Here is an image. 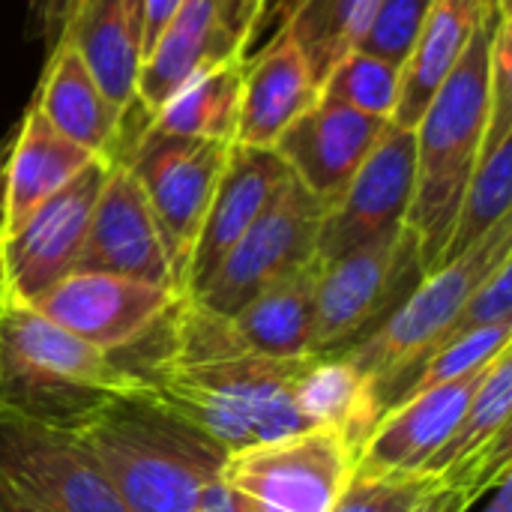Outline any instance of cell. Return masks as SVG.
Wrapping results in <instances>:
<instances>
[{"label": "cell", "mask_w": 512, "mask_h": 512, "mask_svg": "<svg viewBox=\"0 0 512 512\" xmlns=\"http://www.w3.org/2000/svg\"><path fill=\"white\" fill-rule=\"evenodd\" d=\"M108 165V159H93L0 240V309L33 306L45 291L75 273Z\"/></svg>", "instance_id": "30bf717a"}, {"label": "cell", "mask_w": 512, "mask_h": 512, "mask_svg": "<svg viewBox=\"0 0 512 512\" xmlns=\"http://www.w3.org/2000/svg\"><path fill=\"white\" fill-rule=\"evenodd\" d=\"M288 177L291 171L276 150L231 144L192 252L186 297L210 279V273L249 231V225L264 213V207L273 201V195L282 189Z\"/></svg>", "instance_id": "ffe728a7"}, {"label": "cell", "mask_w": 512, "mask_h": 512, "mask_svg": "<svg viewBox=\"0 0 512 512\" xmlns=\"http://www.w3.org/2000/svg\"><path fill=\"white\" fill-rule=\"evenodd\" d=\"M504 321H512V258L501 261V264L492 270V276L471 294V300L465 303V309L459 312V318L453 321V327H450V330L423 354V360H426L432 351H438V348H444V345H453V342L465 339V336L474 333V330H483V327H492V324H504ZM411 372H414V369H411ZM411 372H408V375H411ZM408 375H402V378L384 393V399H381V414L393 405L396 390L402 387V381H405Z\"/></svg>", "instance_id": "1f68e13d"}, {"label": "cell", "mask_w": 512, "mask_h": 512, "mask_svg": "<svg viewBox=\"0 0 512 512\" xmlns=\"http://www.w3.org/2000/svg\"><path fill=\"white\" fill-rule=\"evenodd\" d=\"M96 156L63 138L30 102L0 147V240L33 216Z\"/></svg>", "instance_id": "44dd1931"}, {"label": "cell", "mask_w": 512, "mask_h": 512, "mask_svg": "<svg viewBox=\"0 0 512 512\" xmlns=\"http://www.w3.org/2000/svg\"><path fill=\"white\" fill-rule=\"evenodd\" d=\"M198 512H246V507L240 504V498L216 477L204 495H201V504H198Z\"/></svg>", "instance_id": "e575fe53"}, {"label": "cell", "mask_w": 512, "mask_h": 512, "mask_svg": "<svg viewBox=\"0 0 512 512\" xmlns=\"http://www.w3.org/2000/svg\"><path fill=\"white\" fill-rule=\"evenodd\" d=\"M507 345H512V321L504 324H492V327H483V330H474L468 333L465 339L453 342V345H444L438 351H432L426 360H420L414 366V372L402 381V387L396 390V399L393 405L429 390V387H438L444 381H453L459 375H468L474 369H483L498 351H504ZM390 405V408H393Z\"/></svg>", "instance_id": "4dcf8cb0"}, {"label": "cell", "mask_w": 512, "mask_h": 512, "mask_svg": "<svg viewBox=\"0 0 512 512\" xmlns=\"http://www.w3.org/2000/svg\"><path fill=\"white\" fill-rule=\"evenodd\" d=\"M267 0H183L138 75V105L153 117L189 78L246 60Z\"/></svg>", "instance_id": "8fae6325"}, {"label": "cell", "mask_w": 512, "mask_h": 512, "mask_svg": "<svg viewBox=\"0 0 512 512\" xmlns=\"http://www.w3.org/2000/svg\"><path fill=\"white\" fill-rule=\"evenodd\" d=\"M318 273L321 261H312L291 276L267 285L231 315L240 342L252 354L270 360L312 357Z\"/></svg>", "instance_id": "d4e9b609"}, {"label": "cell", "mask_w": 512, "mask_h": 512, "mask_svg": "<svg viewBox=\"0 0 512 512\" xmlns=\"http://www.w3.org/2000/svg\"><path fill=\"white\" fill-rule=\"evenodd\" d=\"M507 258H512V216L480 237L468 252L423 276L414 294L375 333L342 351L357 372L372 381L378 408L384 393L423 360V354L453 327L471 294Z\"/></svg>", "instance_id": "5b68a950"}, {"label": "cell", "mask_w": 512, "mask_h": 512, "mask_svg": "<svg viewBox=\"0 0 512 512\" xmlns=\"http://www.w3.org/2000/svg\"><path fill=\"white\" fill-rule=\"evenodd\" d=\"M378 0H282V30L291 33L297 48L303 51L318 87L327 72L351 54L372 15Z\"/></svg>", "instance_id": "83f0119b"}, {"label": "cell", "mask_w": 512, "mask_h": 512, "mask_svg": "<svg viewBox=\"0 0 512 512\" xmlns=\"http://www.w3.org/2000/svg\"><path fill=\"white\" fill-rule=\"evenodd\" d=\"M75 273H108L180 294L150 201L123 162L108 165Z\"/></svg>", "instance_id": "9a60e30c"}, {"label": "cell", "mask_w": 512, "mask_h": 512, "mask_svg": "<svg viewBox=\"0 0 512 512\" xmlns=\"http://www.w3.org/2000/svg\"><path fill=\"white\" fill-rule=\"evenodd\" d=\"M435 0H378L375 15L354 51H366L393 66H405Z\"/></svg>", "instance_id": "d6a6232c"}, {"label": "cell", "mask_w": 512, "mask_h": 512, "mask_svg": "<svg viewBox=\"0 0 512 512\" xmlns=\"http://www.w3.org/2000/svg\"><path fill=\"white\" fill-rule=\"evenodd\" d=\"M0 512H48V510H42L39 504H33V501L21 498L18 492H12L9 486H3V483H0Z\"/></svg>", "instance_id": "8d00e7d4"}, {"label": "cell", "mask_w": 512, "mask_h": 512, "mask_svg": "<svg viewBox=\"0 0 512 512\" xmlns=\"http://www.w3.org/2000/svg\"><path fill=\"white\" fill-rule=\"evenodd\" d=\"M387 126L390 120L318 93V99L279 135L273 150L282 156L291 177L330 210Z\"/></svg>", "instance_id": "2e32d148"}, {"label": "cell", "mask_w": 512, "mask_h": 512, "mask_svg": "<svg viewBox=\"0 0 512 512\" xmlns=\"http://www.w3.org/2000/svg\"><path fill=\"white\" fill-rule=\"evenodd\" d=\"M228 150L231 144L180 138V135L159 132L156 126L147 123L117 159L132 171V177L138 180V186L150 201L180 297H186L189 291L192 252L207 207L213 201L219 174L225 168Z\"/></svg>", "instance_id": "ba28073f"}, {"label": "cell", "mask_w": 512, "mask_h": 512, "mask_svg": "<svg viewBox=\"0 0 512 512\" xmlns=\"http://www.w3.org/2000/svg\"><path fill=\"white\" fill-rule=\"evenodd\" d=\"M33 105L63 138L108 162H117L126 144L150 123V114L141 105L129 111L117 108L102 93L78 51L63 39L48 48V63L33 93Z\"/></svg>", "instance_id": "ac0fdd59"}, {"label": "cell", "mask_w": 512, "mask_h": 512, "mask_svg": "<svg viewBox=\"0 0 512 512\" xmlns=\"http://www.w3.org/2000/svg\"><path fill=\"white\" fill-rule=\"evenodd\" d=\"M360 447L339 429H303L225 456L219 480L246 512H333Z\"/></svg>", "instance_id": "52a82bcc"}, {"label": "cell", "mask_w": 512, "mask_h": 512, "mask_svg": "<svg viewBox=\"0 0 512 512\" xmlns=\"http://www.w3.org/2000/svg\"><path fill=\"white\" fill-rule=\"evenodd\" d=\"M324 216L327 204L288 177L210 279L189 297L219 315H234L267 285L318 261Z\"/></svg>", "instance_id": "9c48e42d"}, {"label": "cell", "mask_w": 512, "mask_h": 512, "mask_svg": "<svg viewBox=\"0 0 512 512\" xmlns=\"http://www.w3.org/2000/svg\"><path fill=\"white\" fill-rule=\"evenodd\" d=\"M492 6L486 0H435L417 36L411 57L402 66V90L390 123L414 129L432 96L462 60L471 36Z\"/></svg>", "instance_id": "cb8c5ba5"}, {"label": "cell", "mask_w": 512, "mask_h": 512, "mask_svg": "<svg viewBox=\"0 0 512 512\" xmlns=\"http://www.w3.org/2000/svg\"><path fill=\"white\" fill-rule=\"evenodd\" d=\"M471 507V498L444 489L432 474H372L354 468L333 512H450Z\"/></svg>", "instance_id": "f1b7e54d"}, {"label": "cell", "mask_w": 512, "mask_h": 512, "mask_svg": "<svg viewBox=\"0 0 512 512\" xmlns=\"http://www.w3.org/2000/svg\"><path fill=\"white\" fill-rule=\"evenodd\" d=\"M489 6H498V3H507V0H486Z\"/></svg>", "instance_id": "f35d334b"}, {"label": "cell", "mask_w": 512, "mask_h": 512, "mask_svg": "<svg viewBox=\"0 0 512 512\" xmlns=\"http://www.w3.org/2000/svg\"><path fill=\"white\" fill-rule=\"evenodd\" d=\"M0 483L48 512H126L69 432L0 405Z\"/></svg>", "instance_id": "7c38bea8"}, {"label": "cell", "mask_w": 512, "mask_h": 512, "mask_svg": "<svg viewBox=\"0 0 512 512\" xmlns=\"http://www.w3.org/2000/svg\"><path fill=\"white\" fill-rule=\"evenodd\" d=\"M321 87L291 39L288 30L276 36L252 57L243 60V96H240V126L237 141L246 147H267L318 99Z\"/></svg>", "instance_id": "603a6c76"}, {"label": "cell", "mask_w": 512, "mask_h": 512, "mask_svg": "<svg viewBox=\"0 0 512 512\" xmlns=\"http://www.w3.org/2000/svg\"><path fill=\"white\" fill-rule=\"evenodd\" d=\"M486 512H512L510 474H504V477H501V480L495 483V489H492V501H489Z\"/></svg>", "instance_id": "74e56055"}, {"label": "cell", "mask_w": 512, "mask_h": 512, "mask_svg": "<svg viewBox=\"0 0 512 512\" xmlns=\"http://www.w3.org/2000/svg\"><path fill=\"white\" fill-rule=\"evenodd\" d=\"M243 60L189 78L150 117V126L180 138L234 144L240 126Z\"/></svg>", "instance_id": "4316f807"}, {"label": "cell", "mask_w": 512, "mask_h": 512, "mask_svg": "<svg viewBox=\"0 0 512 512\" xmlns=\"http://www.w3.org/2000/svg\"><path fill=\"white\" fill-rule=\"evenodd\" d=\"M498 6L486 12L462 60L414 126L417 171L405 228L417 237L426 276L444 264L459 222L465 186L486 135L492 108V39L498 27Z\"/></svg>", "instance_id": "6da1fadb"}, {"label": "cell", "mask_w": 512, "mask_h": 512, "mask_svg": "<svg viewBox=\"0 0 512 512\" xmlns=\"http://www.w3.org/2000/svg\"><path fill=\"white\" fill-rule=\"evenodd\" d=\"M399 90H402V66H393L366 51L345 54L321 81V96L381 120L393 117Z\"/></svg>", "instance_id": "f546056e"}, {"label": "cell", "mask_w": 512, "mask_h": 512, "mask_svg": "<svg viewBox=\"0 0 512 512\" xmlns=\"http://www.w3.org/2000/svg\"><path fill=\"white\" fill-rule=\"evenodd\" d=\"M423 276L420 246L408 228L321 264L312 354H342L363 342L414 294Z\"/></svg>", "instance_id": "8992f818"}, {"label": "cell", "mask_w": 512, "mask_h": 512, "mask_svg": "<svg viewBox=\"0 0 512 512\" xmlns=\"http://www.w3.org/2000/svg\"><path fill=\"white\" fill-rule=\"evenodd\" d=\"M141 378L30 306L0 309V405L60 432H78Z\"/></svg>", "instance_id": "277c9868"}, {"label": "cell", "mask_w": 512, "mask_h": 512, "mask_svg": "<svg viewBox=\"0 0 512 512\" xmlns=\"http://www.w3.org/2000/svg\"><path fill=\"white\" fill-rule=\"evenodd\" d=\"M510 408H512V345L486 366L459 426L423 474L438 477L450 492L474 504L510 474Z\"/></svg>", "instance_id": "e0dca14e"}, {"label": "cell", "mask_w": 512, "mask_h": 512, "mask_svg": "<svg viewBox=\"0 0 512 512\" xmlns=\"http://www.w3.org/2000/svg\"><path fill=\"white\" fill-rule=\"evenodd\" d=\"M450 512H468V510H450Z\"/></svg>", "instance_id": "ab89813d"}, {"label": "cell", "mask_w": 512, "mask_h": 512, "mask_svg": "<svg viewBox=\"0 0 512 512\" xmlns=\"http://www.w3.org/2000/svg\"><path fill=\"white\" fill-rule=\"evenodd\" d=\"M294 408L309 429H339L363 453L381 417L372 381L345 354H315L294 384Z\"/></svg>", "instance_id": "484cf974"}, {"label": "cell", "mask_w": 512, "mask_h": 512, "mask_svg": "<svg viewBox=\"0 0 512 512\" xmlns=\"http://www.w3.org/2000/svg\"><path fill=\"white\" fill-rule=\"evenodd\" d=\"M312 357L270 360L258 354H228L195 363H120L141 378L144 396L231 456L309 429L294 408V384Z\"/></svg>", "instance_id": "7a4b0ae2"}, {"label": "cell", "mask_w": 512, "mask_h": 512, "mask_svg": "<svg viewBox=\"0 0 512 512\" xmlns=\"http://www.w3.org/2000/svg\"><path fill=\"white\" fill-rule=\"evenodd\" d=\"M72 438L126 512H198L225 465L213 441L141 390L102 408Z\"/></svg>", "instance_id": "3957f363"}, {"label": "cell", "mask_w": 512, "mask_h": 512, "mask_svg": "<svg viewBox=\"0 0 512 512\" xmlns=\"http://www.w3.org/2000/svg\"><path fill=\"white\" fill-rule=\"evenodd\" d=\"M69 6H72V0H30V9L39 12L42 30H45V36H48L51 45H54V39H57V33H60V27H63V18H66V12H69ZM51 45H48V48H51Z\"/></svg>", "instance_id": "d590c367"}, {"label": "cell", "mask_w": 512, "mask_h": 512, "mask_svg": "<svg viewBox=\"0 0 512 512\" xmlns=\"http://www.w3.org/2000/svg\"><path fill=\"white\" fill-rule=\"evenodd\" d=\"M183 0H147L144 6V54L153 48V42L159 39V33L165 30V24L171 21V15L177 12Z\"/></svg>", "instance_id": "836d02e7"}, {"label": "cell", "mask_w": 512, "mask_h": 512, "mask_svg": "<svg viewBox=\"0 0 512 512\" xmlns=\"http://www.w3.org/2000/svg\"><path fill=\"white\" fill-rule=\"evenodd\" d=\"M414 171V129L390 123L342 198L327 210L318 234V261L327 264L363 243L402 231L414 195Z\"/></svg>", "instance_id": "5bb4252c"}, {"label": "cell", "mask_w": 512, "mask_h": 512, "mask_svg": "<svg viewBox=\"0 0 512 512\" xmlns=\"http://www.w3.org/2000/svg\"><path fill=\"white\" fill-rule=\"evenodd\" d=\"M144 6L147 0H72L57 33V39L78 51L102 93L123 111L138 105Z\"/></svg>", "instance_id": "7402d4cb"}, {"label": "cell", "mask_w": 512, "mask_h": 512, "mask_svg": "<svg viewBox=\"0 0 512 512\" xmlns=\"http://www.w3.org/2000/svg\"><path fill=\"white\" fill-rule=\"evenodd\" d=\"M180 294L108 273H69L30 309L117 357L138 348L174 309Z\"/></svg>", "instance_id": "4fadbf2b"}, {"label": "cell", "mask_w": 512, "mask_h": 512, "mask_svg": "<svg viewBox=\"0 0 512 512\" xmlns=\"http://www.w3.org/2000/svg\"><path fill=\"white\" fill-rule=\"evenodd\" d=\"M486 366L387 408L372 426L357 468L372 474H423L459 426Z\"/></svg>", "instance_id": "d6986e66"}]
</instances>
